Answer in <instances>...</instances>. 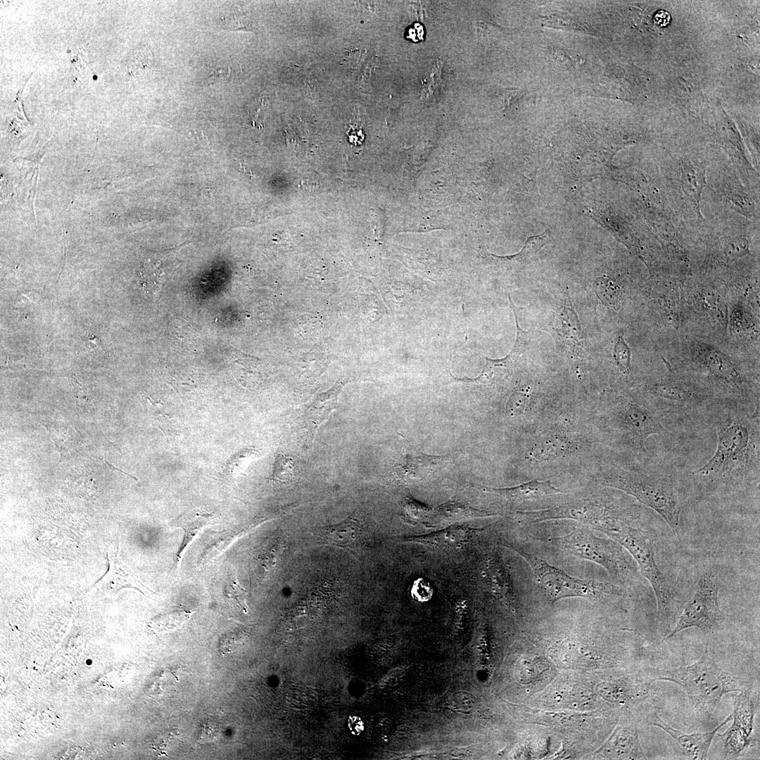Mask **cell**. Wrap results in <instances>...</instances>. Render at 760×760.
<instances>
[{
	"label": "cell",
	"mask_w": 760,
	"mask_h": 760,
	"mask_svg": "<svg viewBox=\"0 0 760 760\" xmlns=\"http://www.w3.org/2000/svg\"><path fill=\"white\" fill-rule=\"evenodd\" d=\"M717 444L713 456L693 471L704 482L739 483L759 473V410L733 402L716 417Z\"/></svg>",
	"instance_id": "6da1fadb"
},
{
	"label": "cell",
	"mask_w": 760,
	"mask_h": 760,
	"mask_svg": "<svg viewBox=\"0 0 760 760\" xmlns=\"http://www.w3.org/2000/svg\"><path fill=\"white\" fill-rule=\"evenodd\" d=\"M645 672L653 682L665 680L679 685L701 715L713 713L725 694L746 688L740 678L716 664L709 656L707 645L702 657L690 665L671 669L649 668Z\"/></svg>",
	"instance_id": "7a4b0ae2"
},
{
	"label": "cell",
	"mask_w": 760,
	"mask_h": 760,
	"mask_svg": "<svg viewBox=\"0 0 760 760\" xmlns=\"http://www.w3.org/2000/svg\"><path fill=\"white\" fill-rule=\"evenodd\" d=\"M602 485L619 489L652 509L666 521L672 533L680 534V502L673 479L657 471H640L609 466L598 473Z\"/></svg>",
	"instance_id": "3957f363"
},
{
	"label": "cell",
	"mask_w": 760,
	"mask_h": 760,
	"mask_svg": "<svg viewBox=\"0 0 760 760\" xmlns=\"http://www.w3.org/2000/svg\"><path fill=\"white\" fill-rule=\"evenodd\" d=\"M597 531L610 537L632 555L653 588L659 619L669 626L674 613V600L666 579L656 562L654 543L650 533L629 525L623 515L612 518Z\"/></svg>",
	"instance_id": "277c9868"
},
{
	"label": "cell",
	"mask_w": 760,
	"mask_h": 760,
	"mask_svg": "<svg viewBox=\"0 0 760 760\" xmlns=\"http://www.w3.org/2000/svg\"><path fill=\"white\" fill-rule=\"evenodd\" d=\"M548 542L564 553L601 566L615 580L625 581L631 575L621 546L596 536L588 528L576 526L566 535L550 538Z\"/></svg>",
	"instance_id": "5b68a950"
},
{
	"label": "cell",
	"mask_w": 760,
	"mask_h": 760,
	"mask_svg": "<svg viewBox=\"0 0 760 760\" xmlns=\"http://www.w3.org/2000/svg\"><path fill=\"white\" fill-rule=\"evenodd\" d=\"M528 563L538 584L552 602L568 597L600 599L613 590L612 584L594 579H579L517 545H509Z\"/></svg>",
	"instance_id": "8992f818"
},
{
	"label": "cell",
	"mask_w": 760,
	"mask_h": 760,
	"mask_svg": "<svg viewBox=\"0 0 760 760\" xmlns=\"http://www.w3.org/2000/svg\"><path fill=\"white\" fill-rule=\"evenodd\" d=\"M721 623L717 582L711 571H706L699 578L693 594L666 638H672L692 627L698 628L705 633H713Z\"/></svg>",
	"instance_id": "52a82bcc"
},
{
	"label": "cell",
	"mask_w": 760,
	"mask_h": 760,
	"mask_svg": "<svg viewBox=\"0 0 760 760\" xmlns=\"http://www.w3.org/2000/svg\"><path fill=\"white\" fill-rule=\"evenodd\" d=\"M622 512L614 505L586 499L536 511L517 512L521 521L535 524L547 520L571 519L596 529L600 525Z\"/></svg>",
	"instance_id": "ba28073f"
},
{
	"label": "cell",
	"mask_w": 760,
	"mask_h": 760,
	"mask_svg": "<svg viewBox=\"0 0 760 760\" xmlns=\"http://www.w3.org/2000/svg\"><path fill=\"white\" fill-rule=\"evenodd\" d=\"M616 428L639 452L646 453L645 442L652 435L665 432L658 412L650 406L627 402L612 411Z\"/></svg>",
	"instance_id": "9c48e42d"
},
{
	"label": "cell",
	"mask_w": 760,
	"mask_h": 760,
	"mask_svg": "<svg viewBox=\"0 0 760 760\" xmlns=\"http://www.w3.org/2000/svg\"><path fill=\"white\" fill-rule=\"evenodd\" d=\"M692 359L704 374L738 395L745 394L747 381L739 365L720 349L704 343L695 345Z\"/></svg>",
	"instance_id": "30bf717a"
},
{
	"label": "cell",
	"mask_w": 760,
	"mask_h": 760,
	"mask_svg": "<svg viewBox=\"0 0 760 760\" xmlns=\"http://www.w3.org/2000/svg\"><path fill=\"white\" fill-rule=\"evenodd\" d=\"M107 556L108 570L105 576L91 588V595H115L124 588L137 590L145 596H150L153 593L143 584L133 571L122 561L119 555L118 543L109 546Z\"/></svg>",
	"instance_id": "8fae6325"
},
{
	"label": "cell",
	"mask_w": 760,
	"mask_h": 760,
	"mask_svg": "<svg viewBox=\"0 0 760 760\" xmlns=\"http://www.w3.org/2000/svg\"><path fill=\"white\" fill-rule=\"evenodd\" d=\"M730 720H732V714H730L719 726L711 731L689 734L673 728L656 712L650 713L646 718L650 726L659 728L674 739L685 756L692 760H703L707 758L712 740L717 731Z\"/></svg>",
	"instance_id": "7c38bea8"
},
{
	"label": "cell",
	"mask_w": 760,
	"mask_h": 760,
	"mask_svg": "<svg viewBox=\"0 0 760 760\" xmlns=\"http://www.w3.org/2000/svg\"><path fill=\"white\" fill-rule=\"evenodd\" d=\"M646 390L657 405L671 411H692L705 399L703 395L673 381L650 382Z\"/></svg>",
	"instance_id": "4fadbf2b"
},
{
	"label": "cell",
	"mask_w": 760,
	"mask_h": 760,
	"mask_svg": "<svg viewBox=\"0 0 760 760\" xmlns=\"http://www.w3.org/2000/svg\"><path fill=\"white\" fill-rule=\"evenodd\" d=\"M480 530L466 526H450L444 529L403 538L404 542L417 543L434 550H451L470 543Z\"/></svg>",
	"instance_id": "5bb4252c"
},
{
	"label": "cell",
	"mask_w": 760,
	"mask_h": 760,
	"mask_svg": "<svg viewBox=\"0 0 760 760\" xmlns=\"http://www.w3.org/2000/svg\"><path fill=\"white\" fill-rule=\"evenodd\" d=\"M512 308L515 316L517 329V338L512 350L509 355L502 359L492 360L486 358V363L479 376L476 379L467 380L483 384H493L512 374L515 365L524 350L526 343V333L522 331L519 326L515 306L512 305Z\"/></svg>",
	"instance_id": "9a60e30c"
},
{
	"label": "cell",
	"mask_w": 760,
	"mask_h": 760,
	"mask_svg": "<svg viewBox=\"0 0 760 760\" xmlns=\"http://www.w3.org/2000/svg\"><path fill=\"white\" fill-rule=\"evenodd\" d=\"M600 752L610 759H647L635 725L617 726Z\"/></svg>",
	"instance_id": "2e32d148"
},
{
	"label": "cell",
	"mask_w": 760,
	"mask_h": 760,
	"mask_svg": "<svg viewBox=\"0 0 760 760\" xmlns=\"http://www.w3.org/2000/svg\"><path fill=\"white\" fill-rule=\"evenodd\" d=\"M338 391V387H334L321 394L300 412L298 421L307 444L312 442L317 429L336 409Z\"/></svg>",
	"instance_id": "e0dca14e"
},
{
	"label": "cell",
	"mask_w": 760,
	"mask_h": 760,
	"mask_svg": "<svg viewBox=\"0 0 760 760\" xmlns=\"http://www.w3.org/2000/svg\"><path fill=\"white\" fill-rule=\"evenodd\" d=\"M327 542L355 554L365 543V531L356 514L343 521L321 528Z\"/></svg>",
	"instance_id": "ac0fdd59"
},
{
	"label": "cell",
	"mask_w": 760,
	"mask_h": 760,
	"mask_svg": "<svg viewBox=\"0 0 760 760\" xmlns=\"http://www.w3.org/2000/svg\"><path fill=\"white\" fill-rule=\"evenodd\" d=\"M484 575L487 587L493 594L507 603L514 602L516 596L512 581L498 555L493 553L488 556Z\"/></svg>",
	"instance_id": "d6986e66"
},
{
	"label": "cell",
	"mask_w": 760,
	"mask_h": 760,
	"mask_svg": "<svg viewBox=\"0 0 760 760\" xmlns=\"http://www.w3.org/2000/svg\"><path fill=\"white\" fill-rule=\"evenodd\" d=\"M486 492L495 494L508 501H524L564 493L554 486L550 481L533 479L524 483L508 488L484 487Z\"/></svg>",
	"instance_id": "ffe728a7"
},
{
	"label": "cell",
	"mask_w": 760,
	"mask_h": 760,
	"mask_svg": "<svg viewBox=\"0 0 760 760\" xmlns=\"http://www.w3.org/2000/svg\"><path fill=\"white\" fill-rule=\"evenodd\" d=\"M215 520L213 514L198 509L189 510L171 521V526L180 528L184 532V537L177 550L175 562L179 563L183 553L194 539L207 526Z\"/></svg>",
	"instance_id": "44dd1931"
},
{
	"label": "cell",
	"mask_w": 760,
	"mask_h": 760,
	"mask_svg": "<svg viewBox=\"0 0 760 760\" xmlns=\"http://www.w3.org/2000/svg\"><path fill=\"white\" fill-rule=\"evenodd\" d=\"M443 457L429 455L415 451L407 453L396 467L398 478L406 483H413L429 476Z\"/></svg>",
	"instance_id": "7402d4cb"
},
{
	"label": "cell",
	"mask_w": 760,
	"mask_h": 760,
	"mask_svg": "<svg viewBox=\"0 0 760 760\" xmlns=\"http://www.w3.org/2000/svg\"><path fill=\"white\" fill-rule=\"evenodd\" d=\"M494 515L495 514L492 512L476 509L458 502L450 501L432 509L430 518L425 525H427L428 527H433L452 524L468 519L487 517Z\"/></svg>",
	"instance_id": "603a6c76"
},
{
	"label": "cell",
	"mask_w": 760,
	"mask_h": 760,
	"mask_svg": "<svg viewBox=\"0 0 760 760\" xmlns=\"http://www.w3.org/2000/svg\"><path fill=\"white\" fill-rule=\"evenodd\" d=\"M555 329L559 338L576 356L581 348V326L573 307L563 305L556 314Z\"/></svg>",
	"instance_id": "cb8c5ba5"
},
{
	"label": "cell",
	"mask_w": 760,
	"mask_h": 760,
	"mask_svg": "<svg viewBox=\"0 0 760 760\" xmlns=\"http://www.w3.org/2000/svg\"><path fill=\"white\" fill-rule=\"evenodd\" d=\"M732 725L751 736L754 721L755 700L751 690L745 688L735 697Z\"/></svg>",
	"instance_id": "d4e9b609"
},
{
	"label": "cell",
	"mask_w": 760,
	"mask_h": 760,
	"mask_svg": "<svg viewBox=\"0 0 760 760\" xmlns=\"http://www.w3.org/2000/svg\"><path fill=\"white\" fill-rule=\"evenodd\" d=\"M572 450L571 443L559 435L546 436L531 448L530 455L536 460H552L565 455Z\"/></svg>",
	"instance_id": "484cf974"
},
{
	"label": "cell",
	"mask_w": 760,
	"mask_h": 760,
	"mask_svg": "<svg viewBox=\"0 0 760 760\" xmlns=\"http://www.w3.org/2000/svg\"><path fill=\"white\" fill-rule=\"evenodd\" d=\"M164 271L159 261L145 260L137 273L139 286L148 295H156L161 289Z\"/></svg>",
	"instance_id": "4316f807"
},
{
	"label": "cell",
	"mask_w": 760,
	"mask_h": 760,
	"mask_svg": "<svg viewBox=\"0 0 760 760\" xmlns=\"http://www.w3.org/2000/svg\"><path fill=\"white\" fill-rule=\"evenodd\" d=\"M718 735L723 739V754L726 759L741 756L752 743L751 736L732 724L723 734Z\"/></svg>",
	"instance_id": "83f0119b"
},
{
	"label": "cell",
	"mask_w": 760,
	"mask_h": 760,
	"mask_svg": "<svg viewBox=\"0 0 760 760\" xmlns=\"http://www.w3.org/2000/svg\"><path fill=\"white\" fill-rule=\"evenodd\" d=\"M228 8L222 13L220 20L223 29L244 31H252L256 29V25L249 11H242L236 6H232Z\"/></svg>",
	"instance_id": "f1b7e54d"
},
{
	"label": "cell",
	"mask_w": 760,
	"mask_h": 760,
	"mask_svg": "<svg viewBox=\"0 0 760 760\" xmlns=\"http://www.w3.org/2000/svg\"><path fill=\"white\" fill-rule=\"evenodd\" d=\"M443 64L437 59L425 72L422 80V99L426 101H433L441 92L443 82L442 80Z\"/></svg>",
	"instance_id": "f546056e"
},
{
	"label": "cell",
	"mask_w": 760,
	"mask_h": 760,
	"mask_svg": "<svg viewBox=\"0 0 760 760\" xmlns=\"http://www.w3.org/2000/svg\"><path fill=\"white\" fill-rule=\"evenodd\" d=\"M432 512V508L409 497L405 498L402 504L401 517L411 525L428 521Z\"/></svg>",
	"instance_id": "4dcf8cb0"
},
{
	"label": "cell",
	"mask_w": 760,
	"mask_h": 760,
	"mask_svg": "<svg viewBox=\"0 0 760 760\" xmlns=\"http://www.w3.org/2000/svg\"><path fill=\"white\" fill-rule=\"evenodd\" d=\"M208 536L206 543H203L201 551V559L202 560L207 561L215 556H218L229 545L234 538V534L229 531L217 532Z\"/></svg>",
	"instance_id": "1f68e13d"
},
{
	"label": "cell",
	"mask_w": 760,
	"mask_h": 760,
	"mask_svg": "<svg viewBox=\"0 0 760 760\" xmlns=\"http://www.w3.org/2000/svg\"><path fill=\"white\" fill-rule=\"evenodd\" d=\"M594 290L604 305L614 308L618 304L621 289L612 279L597 278L594 282Z\"/></svg>",
	"instance_id": "d6a6232c"
},
{
	"label": "cell",
	"mask_w": 760,
	"mask_h": 760,
	"mask_svg": "<svg viewBox=\"0 0 760 760\" xmlns=\"http://www.w3.org/2000/svg\"><path fill=\"white\" fill-rule=\"evenodd\" d=\"M532 398L531 388L524 387L514 391L506 404V413L510 417L523 414L528 407Z\"/></svg>",
	"instance_id": "836d02e7"
},
{
	"label": "cell",
	"mask_w": 760,
	"mask_h": 760,
	"mask_svg": "<svg viewBox=\"0 0 760 760\" xmlns=\"http://www.w3.org/2000/svg\"><path fill=\"white\" fill-rule=\"evenodd\" d=\"M631 349L625 342L623 336L620 335L614 346L613 357L619 371L626 376L631 372Z\"/></svg>",
	"instance_id": "e575fe53"
},
{
	"label": "cell",
	"mask_w": 760,
	"mask_h": 760,
	"mask_svg": "<svg viewBox=\"0 0 760 760\" xmlns=\"http://www.w3.org/2000/svg\"><path fill=\"white\" fill-rule=\"evenodd\" d=\"M294 466L291 458L281 454L276 456L272 480L279 482H287L293 478Z\"/></svg>",
	"instance_id": "d590c367"
},
{
	"label": "cell",
	"mask_w": 760,
	"mask_h": 760,
	"mask_svg": "<svg viewBox=\"0 0 760 760\" xmlns=\"http://www.w3.org/2000/svg\"><path fill=\"white\" fill-rule=\"evenodd\" d=\"M474 703V697L471 694L458 691L451 695L449 699L450 707L457 712H467L473 707Z\"/></svg>",
	"instance_id": "8d00e7d4"
},
{
	"label": "cell",
	"mask_w": 760,
	"mask_h": 760,
	"mask_svg": "<svg viewBox=\"0 0 760 760\" xmlns=\"http://www.w3.org/2000/svg\"><path fill=\"white\" fill-rule=\"evenodd\" d=\"M189 616L190 613L185 611L172 612L160 617L159 627L165 631L176 629L181 626Z\"/></svg>",
	"instance_id": "74e56055"
},
{
	"label": "cell",
	"mask_w": 760,
	"mask_h": 760,
	"mask_svg": "<svg viewBox=\"0 0 760 760\" xmlns=\"http://www.w3.org/2000/svg\"><path fill=\"white\" fill-rule=\"evenodd\" d=\"M225 592L229 600H232L242 609L246 610V591L236 578L227 582Z\"/></svg>",
	"instance_id": "f35d334b"
},
{
	"label": "cell",
	"mask_w": 760,
	"mask_h": 760,
	"mask_svg": "<svg viewBox=\"0 0 760 760\" xmlns=\"http://www.w3.org/2000/svg\"><path fill=\"white\" fill-rule=\"evenodd\" d=\"M412 597L419 602H426L433 595V590L430 584L423 578L416 580L411 589Z\"/></svg>",
	"instance_id": "ab89813d"
},
{
	"label": "cell",
	"mask_w": 760,
	"mask_h": 760,
	"mask_svg": "<svg viewBox=\"0 0 760 760\" xmlns=\"http://www.w3.org/2000/svg\"><path fill=\"white\" fill-rule=\"evenodd\" d=\"M730 326L734 332H740L749 326L748 318L742 306L733 308L730 317Z\"/></svg>",
	"instance_id": "60d3db41"
},
{
	"label": "cell",
	"mask_w": 760,
	"mask_h": 760,
	"mask_svg": "<svg viewBox=\"0 0 760 760\" xmlns=\"http://www.w3.org/2000/svg\"><path fill=\"white\" fill-rule=\"evenodd\" d=\"M152 62L153 56L148 49L139 50L133 56L132 61L129 65H131V68L129 70H132V72H134V69L144 70L146 68L149 67Z\"/></svg>",
	"instance_id": "b9f144b4"
},
{
	"label": "cell",
	"mask_w": 760,
	"mask_h": 760,
	"mask_svg": "<svg viewBox=\"0 0 760 760\" xmlns=\"http://www.w3.org/2000/svg\"><path fill=\"white\" fill-rule=\"evenodd\" d=\"M726 255L730 258H740L748 253V244L744 239L734 240L726 247Z\"/></svg>",
	"instance_id": "7bdbcfd3"
},
{
	"label": "cell",
	"mask_w": 760,
	"mask_h": 760,
	"mask_svg": "<svg viewBox=\"0 0 760 760\" xmlns=\"http://www.w3.org/2000/svg\"><path fill=\"white\" fill-rule=\"evenodd\" d=\"M229 73L230 68L229 67L218 68L210 75V82L214 83L224 80L229 77Z\"/></svg>",
	"instance_id": "ee69618b"
},
{
	"label": "cell",
	"mask_w": 760,
	"mask_h": 760,
	"mask_svg": "<svg viewBox=\"0 0 760 760\" xmlns=\"http://www.w3.org/2000/svg\"><path fill=\"white\" fill-rule=\"evenodd\" d=\"M671 20L670 13L664 10L658 11L654 16V23L660 27L667 26Z\"/></svg>",
	"instance_id": "f6af8a7d"
},
{
	"label": "cell",
	"mask_w": 760,
	"mask_h": 760,
	"mask_svg": "<svg viewBox=\"0 0 760 760\" xmlns=\"http://www.w3.org/2000/svg\"><path fill=\"white\" fill-rule=\"evenodd\" d=\"M211 733H214L217 736V734L219 733L217 726L211 725L210 723L205 724L201 732L200 733L201 735H200L199 740H204L205 742H208V740H213L212 735H210Z\"/></svg>",
	"instance_id": "bcb514c9"
},
{
	"label": "cell",
	"mask_w": 760,
	"mask_h": 760,
	"mask_svg": "<svg viewBox=\"0 0 760 760\" xmlns=\"http://www.w3.org/2000/svg\"><path fill=\"white\" fill-rule=\"evenodd\" d=\"M364 723L357 716H351L348 720V728L352 733L359 735L364 730Z\"/></svg>",
	"instance_id": "7dc6e473"
},
{
	"label": "cell",
	"mask_w": 760,
	"mask_h": 760,
	"mask_svg": "<svg viewBox=\"0 0 760 760\" xmlns=\"http://www.w3.org/2000/svg\"><path fill=\"white\" fill-rule=\"evenodd\" d=\"M374 732L379 735H384L385 733L388 732V724L382 719L376 720V722L374 724Z\"/></svg>",
	"instance_id": "c3c4849f"
},
{
	"label": "cell",
	"mask_w": 760,
	"mask_h": 760,
	"mask_svg": "<svg viewBox=\"0 0 760 760\" xmlns=\"http://www.w3.org/2000/svg\"><path fill=\"white\" fill-rule=\"evenodd\" d=\"M105 462H106V463L107 464V465H108V467H110V469H113V470H117V471H119L122 472V474H125V475H127V476H130V477L133 478V479H134V480L137 481V478H136V477H134V476H133L132 475H130V474H127V473H126V472L123 471L122 470H121V469H118V468L115 467V466H113V464H112L111 463H110V462H109L108 461H107L106 460H105Z\"/></svg>",
	"instance_id": "681fc988"
}]
</instances>
